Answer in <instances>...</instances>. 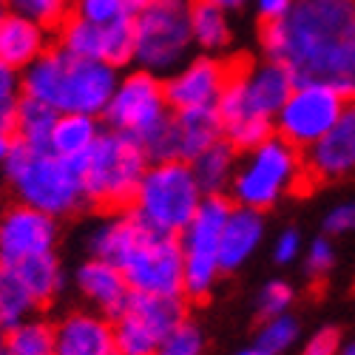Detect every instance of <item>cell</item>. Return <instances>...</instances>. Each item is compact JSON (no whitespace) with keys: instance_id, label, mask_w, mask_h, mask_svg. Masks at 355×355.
Listing matches in <instances>:
<instances>
[{"instance_id":"obj_1","label":"cell","mask_w":355,"mask_h":355,"mask_svg":"<svg viewBox=\"0 0 355 355\" xmlns=\"http://www.w3.org/2000/svg\"><path fill=\"white\" fill-rule=\"evenodd\" d=\"M261 46L293 83H321L355 100V0H293L264 23Z\"/></svg>"},{"instance_id":"obj_2","label":"cell","mask_w":355,"mask_h":355,"mask_svg":"<svg viewBox=\"0 0 355 355\" xmlns=\"http://www.w3.org/2000/svg\"><path fill=\"white\" fill-rule=\"evenodd\" d=\"M293 77L273 60L230 66L227 85L216 103L222 139L236 151H253L273 137V116L293 92Z\"/></svg>"},{"instance_id":"obj_3","label":"cell","mask_w":355,"mask_h":355,"mask_svg":"<svg viewBox=\"0 0 355 355\" xmlns=\"http://www.w3.org/2000/svg\"><path fill=\"white\" fill-rule=\"evenodd\" d=\"M116 83L120 80L111 66L83 60L66 49H51L26 69L23 97H32L57 114L97 116L105 114Z\"/></svg>"},{"instance_id":"obj_4","label":"cell","mask_w":355,"mask_h":355,"mask_svg":"<svg viewBox=\"0 0 355 355\" xmlns=\"http://www.w3.org/2000/svg\"><path fill=\"white\" fill-rule=\"evenodd\" d=\"M6 176L26 208H35L51 219L77 214L85 199L83 168L57 157L51 148H32L15 142L6 159Z\"/></svg>"},{"instance_id":"obj_5","label":"cell","mask_w":355,"mask_h":355,"mask_svg":"<svg viewBox=\"0 0 355 355\" xmlns=\"http://www.w3.org/2000/svg\"><path fill=\"white\" fill-rule=\"evenodd\" d=\"M205 193L188 162L168 159L148 165L131 202L134 219L151 233L180 236L196 216Z\"/></svg>"},{"instance_id":"obj_6","label":"cell","mask_w":355,"mask_h":355,"mask_svg":"<svg viewBox=\"0 0 355 355\" xmlns=\"http://www.w3.org/2000/svg\"><path fill=\"white\" fill-rule=\"evenodd\" d=\"M80 168L88 202L100 208H123L137 196V188L148 171V154L137 137L111 128L97 137Z\"/></svg>"},{"instance_id":"obj_7","label":"cell","mask_w":355,"mask_h":355,"mask_svg":"<svg viewBox=\"0 0 355 355\" xmlns=\"http://www.w3.org/2000/svg\"><path fill=\"white\" fill-rule=\"evenodd\" d=\"M304 182L307 173L299 148H293L282 137H270L248 151L242 165H236L230 188L242 208L261 214L273 208L282 196L295 193Z\"/></svg>"},{"instance_id":"obj_8","label":"cell","mask_w":355,"mask_h":355,"mask_svg":"<svg viewBox=\"0 0 355 355\" xmlns=\"http://www.w3.org/2000/svg\"><path fill=\"white\" fill-rule=\"evenodd\" d=\"M191 37V3L188 0H154L134 15V60L142 71L173 74L182 66Z\"/></svg>"},{"instance_id":"obj_9","label":"cell","mask_w":355,"mask_h":355,"mask_svg":"<svg viewBox=\"0 0 355 355\" xmlns=\"http://www.w3.org/2000/svg\"><path fill=\"white\" fill-rule=\"evenodd\" d=\"M116 268L123 270L131 293L162 295V299L185 295V264L176 236H159L142 227Z\"/></svg>"},{"instance_id":"obj_10","label":"cell","mask_w":355,"mask_h":355,"mask_svg":"<svg viewBox=\"0 0 355 355\" xmlns=\"http://www.w3.org/2000/svg\"><path fill=\"white\" fill-rule=\"evenodd\" d=\"M230 205L222 196H205L196 216L188 222V227L176 236L182 248V264H185V295L188 299H205L222 268H219V239L222 227L227 222Z\"/></svg>"},{"instance_id":"obj_11","label":"cell","mask_w":355,"mask_h":355,"mask_svg":"<svg viewBox=\"0 0 355 355\" xmlns=\"http://www.w3.org/2000/svg\"><path fill=\"white\" fill-rule=\"evenodd\" d=\"M347 108V100L330 85L299 83L276 114L279 137L293 148H313L327 134Z\"/></svg>"},{"instance_id":"obj_12","label":"cell","mask_w":355,"mask_h":355,"mask_svg":"<svg viewBox=\"0 0 355 355\" xmlns=\"http://www.w3.org/2000/svg\"><path fill=\"white\" fill-rule=\"evenodd\" d=\"M185 318L182 299L131 293L123 313L114 318L116 355H157L162 338Z\"/></svg>"},{"instance_id":"obj_13","label":"cell","mask_w":355,"mask_h":355,"mask_svg":"<svg viewBox=\"0 0 355 355\" xmlns=\"http://www.w3.org/2000/svg\"><path fill=\"white\" fill-rule=\"evenodd\" d=\"M105 116L114 131L137 137L139 142L148 139L157 128H162L168 116L165 83L151 71H131L114 88V97L105 108Z\"/></svg>"},{"instance_id":"obj_14","label":"cell","mask_w":355,"mask_h":355,"mask_svg":"<svg viewBox=\"0 0 355 355\" xmlns=\"http://www.w3.org/2000/svg\"><path fill=\"white\" fill-rule=\"evenodd\" d=\"M60 49L74 57L116 69L134 57V20L123 26H92L80 17H69L60 26Z\"/></svg>"},{"instance_id":"obj_15","label":"cell","mask_w":355,"mask_h":355,"mask_svg":"<svg viewBox=\"0 0 355 355\" xmlns=\"http://www.w3.org/2000/svg\"><path fill=\"white\" fill-rule=\"evenodd\" d=\"M57 222L35 208L15 205L0 216V264H20L26 259L54 253Z\"/></svg>"},{"instance_id":"obj_16","label":"cell","mask_w":355,"mask_h":355,"mask_svg":"<svg viewBox=\"0 0 355 355\" xmlns=\"http://www.w3.org/2000/svg\"><path fill=\"white\" fill-rule=\"evenodd\" d=\"M230 77V66L214 57H196L180 66L165 80V100L173 111H202L216 108Z\"/></svg>"},{"instance_id":"obj_17","label":"cell","mask_w":355,"mask_h":355,"mask_svg":"<svg viewBox=\"0 0 355 355\" xmlns=\"http://www.w3.org/2000/svg\"><path fill=\"white\" fill-rule=\"evenodd\" d=\"M355 171V103L344 108L341 120L307 148L304 173L307 182H327Z\"/></svg>"},{"instance_id":"obj_18","label":"cell","mask_w":355,"mask_h":355,"mask_svg":"<svg viewBox=\"0 0 355 355\" xmlns=\"http://www.w3.org/2000/svg\"><path fill=\"white\" fill-rule=\"evenodd\" d=\"M54 355H116L114 324L100 313H69L54 327Z\"/></svg>"},{"instance_id":"obj_19","label":"cell","mask_w":355,"mask_h":355,"mask_svg":"<svg viewBox=\"0 0 355 355\" xmlns=\"http://www.w3.org/2000/svg\"><path fill=\"white\" fill-rule=\"evenodd\" d=\"M74 282H77V290L83 293V299L92 302L103 315H111V318L120 315L131 299V287H128L123 270L103 259L83 261L77 268Z\"/></svg>"},{"instance_id":"obj_20","label":"cell","mask_w":355,"mask_h":355,"mask_svg":"<svg viewBox=\"0 0 355 355\" xmlns=\"http://www.w3.org/2000/svg\"><path fill=\"white\" fill-rule=\"evenodd\" d=\"M264 236V219L259 211L250 208H230L227 222L222 227V239H219V268L222 273L239 270L242 264L259 250Z\"/></svg>"},{"instance_id":"obj_21","label":"cell","mask_w":355,"mask_h":355,"mask_svg":"<svg viewBox=\"0 0 355 355\" xmlns=\"http://www.w3.org/2000/svg\"><path fill=\"white\" fill-rule=\"evenodd\" d=\"M49 51V28L20 15H3L0 20V63L15 69L35 66Z\"/></svg>"},{"instance_id":"obj_22","label":"cell","mask_w":355,"mask_h":355,"mask_svg":"<svg viewBox=\"0 0 355 355\" xmlns=\"http://www.w3.org/2000/svg\"><path fill=\"white\" fill-rule=\"evenodd\" d=\"M173 137H176V159L193 162L199 154L222 142V125L216 108H202V111H176L173 116Z\"/></svg>"},{"instance_id":"obj_23","label":"cell","mask_w":355,"mask_h":355,"mask_svg":"<svg viewBox=\"0 0 355 355\" xmlns=\"http://www.w3.org/2000/svg\"><path fill=\"white\" fill-rule=\"evenodd\" d=\"M97 137H100V128H97L94 116L60 114V116H57V123H54L49 148L57 157H63L69 162H83L88 157V151L94 148Z\"/></svg>"},{"instance_id":"obj_24","label":"cell","mask_w":355,"mask_h":355,"mask_svg":"<svg viewBox=\"0 0 355 355\" xmlns=\"http://www.w3.org/2000/svg\"><path fill=\"white\" fill-rule=\"evenodd\" d=\"M191 171L196 176V182L202 188L205 196H219L227 182H233L236 173V148L230 142H216L214 148H208L205 154H199L191 162Z\"/></svg>"},{"instance_id":"obj_25","label":"cell","mask_w":355,"mask_h":355,"mask_svg":"<svg viewBox=\"0 0 355 355\" xmlns=\"http://www.w3.org/2000/svg\"><path fill=\"white\" fill-rule=\"evenodd\" d=\"M15 270H17L20 282L26 284L28 295L35 299V304H49L51 299H57V293H60L66 284L63 268H60V261H57L54 253L26 259V261L15 264Z\"/></svg>"},{"instance_id":"obj_26","label":"cell","mask_w":355,"mask_h":355,"mask_svg":"<svg viewBox=\"0 0 355 355\" xmlns=\"http://www.w3.org/2000/svg\"><path fill=\"white\" fill-rule=\"evenodd\" d=\"M0 355H54V324L46 318H26L3 336Z\"/></svg>"},{"instance_id":"obj_27","label":"cell","mask_w":355,"mask_h":355,"mask_svg":"<svg viewBox=\"0 0 355 355\" xmlns=\"http://www.w3.org/2000/svg\"><path fill=\"white\" fill-rule=\"evenodd\" d=\"M191 37L205 51H222L230 43L227 12L205 0L191 3Z\"/></svg>"},{"instance_id":"obj_28","label":"cell","mask_w":355,"mask_h":355,"mask_svg":"<svg viewBox=\"0 0 355 355\" xmlns=\"http://www.w3.org/2000/svg\"><path fill=\"white\" fill-rule=\"evenodd\" d=\"M57 111H51L49 105L32 100V97H20L17 103V114H15V131H17V142L32 145V148H49L54 123H57Z\"/></svg>"},{"instance_id":"obj_29","label":"cell","mask_w":355,"mask_h":355,"mask_svg":"<svg viewBox=\"0 0 355 355\" xmlns=\"http://www.w3.org/2000/svg\"><path fill=\"white\" fill-rule=\"evenodd\" d=\"M35 299L28 295L12 264H0V330H12L20 321L32 318Z\"/></svg>"},{"instance_id":"obj_30","label":"cell","mask_w":355,"mask_h":355,"mask_svg":"<svg viewBox=\"0 0 355 355\" xmlns=\"http://www.w3.org/2000/svg\"><path fill=\"white\" fill-rule=\"evenodd\" d=\"M74 17L92 26H123L134 20V12L125 0H77Z\"/></svg>"},{"instance_id":"obj_31","label":"cell","mask_w":355,"mask_h":355,"mask_svg":"<svg viewBox=\"0 0 355 355\" xmlns=\"http://www.w3.org/2000/svg\"><path fill=\"white\" fill-rule=\"evenodd\" d=\"M12 3V15H20L26 20H32L43 28L51 26H63L71 15H69V0H9Z\"/></svg>"},{"instance_id":"obj_32","label":"cell","mask_w":355,"mask_h":355,"mask_svg":"<svg viewBox=\"0 0 355 355\" xmlns=\"http://www.w3.org/2000/svg\"><path fill=\"white\" fill-rule=\"evenodd\" d=\"M205 349V336L193 321L182 318L176 327L162 338L157 355H202Z\"/></svg>"},{"instance_id":"obj_33","label":"cell","mask_w":355,"mask_h":355,"mask_svg":"<svg viewBox=\"0 0 355 355\" xmlns=\"http://www.w3.org/2000/svg\"><path fill=\"white\" fill-rule=\"evenodd\" d=\"M295 336H299V324H295V318L279 315V318L264 321V327L256 338V347L261 352H268V355H282L295 341Z\"/></svg>"},{"instance_id":"obj_34","label":"cell","mask_w":355,"mask_h":355,"mask_svg":"<svg viewBox=\"0 0 355 355\" xmlns=\"http://www.w3.org/2000/svg\"><path fill=\"white\" fill-rule=\"evenodd\" d=\"M293 302V287L284 284V282H268L259 293V315L264 321L270 318H279V315H287V307Z\"/></svg>"},{"instance_id":"obj_35","label":"cell","mask_w":355,"mask_h":355,"mask_svg":"<svg viewBox=\"0 0 355 355\" xmlns=\"http://www.w3.org/2000/svg\"><path fill=\"white\" fill-rule=\"evenodd\" d=\"M17 103H20V83L9 66L0 63V131H9L15 125Z\"/></svg>"},{"instance_id":"obj_36","label":"cell","mask_w":355,"mask_h":355,"mask_svg":"<svg viewBox=\"0 0 355 355\" xmlns=\"http://www.w3.org/2000/svg\"><path fill=\"white\" fill-rule=\"evenodd\" d=\"M333 264H336V250L330 245V239H315L310 248H307V256H304V270L313 282H321L324 276H327L333 270Z\"/></svg>"},{"instance_id":"obj_37","label":"cell","mask_w":355,"mask_h":355,"mask_svg":"<svg viewBox=\"0 0 355 355\" xmlns=\"http://www.w3.org/2000/svg\"><path fill=\"white\" fill-rule=\"evenodd\" d=\"M324 230L333 233V236H341V233H355V202H347V205H338L327 214L324 219Z\"/></svg>"},{"instance_id":"obj_38","label":"cell","mask_w":355,"mask_h":355,"mask_svg":"<svg viewBox=\"0 0 355 355\" xmlns=\"http://www.w3.org/2000/svg\"><path fill=\"white\" fill-rule=\"evenodd\" d=\"M299 253H302V236H299V230H293V227L282 230L276 245H273V259L279 264H287L293 259H299Z\"/></svg>"},{"instance_id":"obj_39","label":"cell","mask_w":355,"mask_h":355,"mask_svg":"<svg viewBox=\"0 0 355 355\" xmlns=\"http://www.w3.org/2000/svg\"><path fill=\"white\" fill-rule=\"evenodd\" d=\"M304 355H338V333L333 327L318 330L307 344H304Z\"/></svg>"},{"instance_id":"obj_40","label":"cell","mask_w":355,"mask_h":355,"mask_svg":"<svg viewBox=\"0 0 355 355\" xmlns=\"http://www.w3.org/2000/svg\"><path fill=\"white\" fill-rule=\"evenodd\" d=\"M293 0H256V6H259V15L264 17V23H273L279 20L287 9H290Z\"/></svg>"},{"instance_id":"obj_41","label":"cell","mask_w":355,"mask_h":355,"mask_svg":"<svg viewBox=\"0 0 355 355\" xmlns=\"http://www.w3.org/2000/svg\"><path fill=\"white\" fill-rule=\"evenodd\" d=\"M12 148H15V142H12L9 131H0V165H6V159H9V154H12Z\"/></svg>"},{"instance_id":"obj_42","label":"cell","mask_w":355,"mask_h":355,"mask_svg":"<svg viewBox=\"0 0 355 355\" xmlns=\"http://www.w3.org/2000/svg\"><path fill=\"white\" fill-rule=\"evenodd\" d=\"M205 3H214V6H219V9H242L248 0H205Z\"/></svg>"},{"instance_id":"obj_43","label":"cell","mask_w":355,"mask_h":355,"mask_svg":"<svg viewBox=\"0 0 355 355\" xmlns=\"http://www.w3.org/2000/svg\"><path fill=\"white\" fill-rule=\"evenodd\" d=\"M125 3H128V9L137 15V12H142L145 6H151L154 3V0H125Z\"/></svg>"},{"instance_id":"obj_44","label":"cell","mask_w":355,"mask_h":355,"mask_svg":"<svg viewBox=\"0 0 355 355\" xmlns=\"http://www.w3.org/2000/svg\"><path fill=\"white\" fill-rule=\"evenodd\" d=\"M236 355H268V352H261V349H259V347L253 344V347H248V349H239Z\"/></svg>"},{"instance_id":"obj_45","label":"cell","mask_w":355,"mask_h":355,"mask_svg":"<svg viewBox=\"0 0 355 355\" xmlns=\"http://www.w3.org/2000/svg\"><path fill=\"white\" fill-rule=\"evenodd\" d=\"M341 355H355V344H349L347 349H341Z\"/></svg>"},{"instance_id":"obj_46","label":"cell","mask_w":355,"mask_h":355,"mask_svg":"<svg viewBox=\"0 0 355 355\" xmlns=\"http://www.w3.org/2000/svg\"><path fill=\"white\" fill-rule=\"evenodd\" d=\"M0 344H3V330H0Z\"/></svg>"},{"instance_id":"obj_47","label":"cell","mask_w":355,"mask_h":355,"mask_svg":"<svg viewBox=\"0 0 355 355\" xmlns=\"http://www.w3.org/2000/svg\"><path fill=\"white\" fill-rule=\"evenodd\" d=\"M0 20H3V12H0Z\"/></svg>"},{"instance_id":"obj_48","label":"cell","mask_w":355,"mask_h":355,"mask_svg":"<svg viewBox=\"0 0 355 355\" xmlns=\"http://www.w3.org/2000/svg\"><path fill=\"white\" fill-rule=\"evenodd\" d=\"M0 3H3V0H0Z\"/></svg>"}]
</instances>
